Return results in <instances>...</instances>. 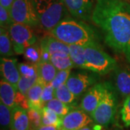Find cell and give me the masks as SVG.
<instances>
[{"label":"cell","instance_id":"obj_6","mask_svg":"<svg viewBox=\"0 0 130 130\" xmlns=\"http://www.w3.org/2000/svg\"><path fill=\"white\" fill-rule=\"evenodd\" d=\"M8 30L14 51L17 54H23L27 47L37 42V38L31 30V27L27 25L13 23L9 26Z\"/></svg>","mask_w":130,"mask_h":130},{"label":"cell","instance_id":"obj_8","mask_svg":"<svg viewBox=\"0 0 130 130\" xmlns=\"http://www.w3.org/2000/svg\"><path fill=\"white\" fill-rule=\"evenodd\" d=\"M99 75L93 72L92 73L88 72H74L70 74L66 85L77 98L95 84L99 79Z\"/></svg>","mask_w":130,"mask_h":130},{"label":"cell","instance_id":"obj_38","mask_svg":"<svg viewBox=\"0 0 130 130\" xmlns=\"http://www.w3.org/2000/svg\"><path fill=\"white\" fill-rule=\"evenodd\" d=\"M79 130H95L94 128L93 127H91V126H85L83 128H82V129H79Z\"/></svg>","mask_w":130,"mask_h":130},{"label":"cell","instance_id":"obj_25","mask_svg":"<svg viewBox=\"0 0 130 130\" xmlns=\"http://www.w3.org/2000/svg\"><path fill=\"white\" fill-rule=\"evenodd\" d=\"M12 110L3 103H0V124L2 130H11Z\"/></svg>","mask_w":130,"mask_h":130},{"label":"cell","instance_id":"obj_11","mask_svg":"<svg viewBox=\"0 0 130 130\" xmlns=\"http://www.w3.org/2000/svg\"><path fill=\"white\" fill-rule=\"evenodd\" d=\"M93 121L92 117L81 108L72 110L61 118V129L79 130Z\"/></svg>","mask_w":130,"mask_h":130},{"label":"cell","instance_id":"obj_15","mask_svg":"<svg viewBox=\"0 0 130 130\" xmlns=\"http://www.w3.org/2000/svg\"><path fill=\"white\" fill-rule=\"evenodd\" d=\"M11 130H30L28 110L20 106L12 108Z\"/></svg>","mask_w":130,"mask_h":130},{"label":"cell","instance_id":"obj_13","mask_svg":"<svg viewBox=\"0 0 130 130\" xmlns=\"http://www.w3.org/2000/svg\"><path fill=\"white\" fill-rule=\"evenodd\" d=\"M113 87L123 97L130 95V70L116 67L113 74Z\"/></svg>","mask_w":130,"mask_h":130},{"label":"cell","instance_id":"obj_20","mask_svg":"<svg viewBox=\"0 0 130 130\" xmlns=\"http://www.w3.org/2000/svg\"><path fill=\"white\" fill-rule=\"evenodd\" d=\"M0 53L3 57H9L15 53L9 30L5 28L0 29Z\"/></svg>","mask_w":130,"mask_h":130},{"label":"cell","instance_id":"obj_9","mask_svg":"<svg viewBox=\"0 0 130 130\" xmlns=\"http://www.w3.org/2000/svg\"><path fill=\"white\" fill-rule=\"evenodd\" d=\"M106 87V82L95 84L91 86L85 93L80 103L79 108L91 116L101 101L105 93Z\"/></svg>","mask_w":130,"mask_h":130},{"label":"cell","instance_id":"obj_24","mask_svg":"<svg viewBox=\"0 0 130 130\" xmlns=\"http://www.w3.org/2000/svg\"><path fill=\"white\" fill-rule=\"evenodd\" d=\"M23 55L28 62L36 64L41 60V43L38 44L36 42V43L27 47L24 51Z\"/></svg>","mask_w":130,"mask_h":130},{"label":"cell","instance_id":"obj_4","mask_svg":"<svg viewBox=\"0 0 130 130\" xmlns=\"http://www.w3.org/2000/svg\"><path fill=\"white\" fill-rule=\"evenodd\" d=\"M117 95L116 89L106 82L105 93L95 110L91 114L93 122L96 125L106 127L114 120L117 109Z\"/></svg>","mask_w":130,"mask_h":130},{"label":"cell","instance_id":"obj_2","mask_svg":"<svg viewBox=\"0 0 130 130\" xmlns=\"http://www.w3.org/2000/svg\"><path fill=\"white\" fill-rule=\"evenodd\" d=\"M50 35L67 45L86 46L97 42L95 32L83 21L65 18L50 31Z\"/></svg>","mask_w":130,"mask_h":130},{"label":"cell","instance_id":"obj_39","mask_svg":"<svg viewBox=\"0 0 130 130\" xmlns=\"http://www.w3.org/2000/svg\"><path fill=\"white\" fill-rule=\"evenodd\" d=\"M113 130H122L121 129H120V128H116V129H114Z\"/></svg>","mask_w":130,"mask_h":130},{"label":"cell","instance_id":"obj_12","mask_svg":"<svg viewBox=\"0 0 130 130\" xmlns=\"http://www.w3.org/2000/svg\"><path fill=\"white\" fill-rule=\"evenodd\" d=\"M0 68L3 79L17 87L21 76L19 71L18 60L16 59L2 56Z\"/></svg>","mask_w":130,"mask_h":130},{"label":"cell","instance_id":"obj_29","mask_svg":"<svg viewBox=\"0 0 130 130\" xmlns=\"http://www.w3.org/2000/svg\"><path fill=\"white\" fill-rule=\"evenodd\" d=\"M18 68L21 76L32 77L38 75L36 66L32 63H18Z\"/></svg>","mask_w":130,"mask_h":130},{"label":"cell","instance_id":"obj_1","mask_svg":"<svg viewBox=\"0 0 130 130\" xmlns=\"http://www.w3.org/2000/svg\"><path fill=\"white\" fill-rule=\"evenodd\" d=\"M92 22L104 41L130 63V4L125 0H96Z\"/></svg>","mask_w":130,"mask_h":130},{"label":"cell","instance_id":"obj_3","mask_svg":"<svg viewBox=\"0 0 130 130\" xmlns=\"http://www.w3.org/2000/svg\"><path fill=\"white\" fill-rule=\"evenodd\" d=\"M37 14L39 25L51 31L57 24L66 18L68 10L64 0H32Z\"/></svg>","mask_w":130,"mask_h":130},{"label":"cell","instance_id":"obj_34","mask_svg":"<svg viewBox=\"0 0 130 130\" xmlns=\"http://www.w3.org/2000/svg\"><path fill=\"white\" fill-rule=\"evenodd\" d=\"M15 102L17 106H20L22 108H23L26 110L29 109V104H28V101L27 96L22 93L18 90H17L16 93V97H15Z\"/></svg>","mask_w":130,"mask_h":130},{"label":"cell","instance_id":"obj_19","mask_svg":"<svg viewBox=\"0 0 130 130\" xmlns=\"http://www.w3.org/2000/svg\"><path fill=\"white\" fill-rule=\"evenodd\" d=\"M70 56L75 67L88 70L85 54V46L79 45H70Z\"/></svg>","mask_w":130,"mask_h":130},{"label":"cell","instance_id":"obj_31","mask_svg":"<svg viewBox=\"0 0 130 130\" xmlns=\"http://www.w3.org/2000/svg\"><path fill=\"white\" fill-rule=\"evenodd\" d=\"M13 23L14 22L11 18L9 10L6 9L3 6L0 5V25H1V28L9 29V26Z\"/></svg>","mask_w":130,"mask_h":130},{"label":"cell","instance_id":"obj_27","mask_svg":"<svg viewBox=\"0 0 130 130\" xmlns=\"http://www.w3.org/2000/svg\"><path fill=\"white\" fill-rule=\"evenodd\" d=\"M38 75L32 77H26L24 76H20V78L18 83V90L24 95H27L29 89L37 82Z\"/></svg>","mask_w":130,"mask_h":130},{"label":"cell","instance_id":"obj_23","mask_svg":"<svg viewBox=\"0 0 130 130\" xmlns=\"http://www.w3.org/2000/svg\"><path fill=\"white\" fill-rule=\"evenodd\" d=\"M54 97L67 104H72L77 98L66 83L54 90Z\"/></svg>","mask_w":130,"mask_h":130},{"label":"cell","instance_id":"obj_10","mask_svg":"<svg viewBox=\"0 0 130 130\" xmlns=\"http://www.w3.org/2000/svg\"><path fill=\"white\" fill-rule=\"evenodd\" d=\"M66 7L72 17L86 22L92 21L93 0H64Z\"/></svg>","mask_w":130,"mask_h":130},{"label":"cell","instance_id":"obj_16","mask_svg":"<svg viewBox=\"0 0 130 130\" xmlns=\"http://www.w3.org/2000/svg\"><path fill=\"white\" fill-rule=\"evenodd\" d=\"M38 79L44 85L51 84L57 73V69L50 61H40L36 64Z\"/></svg>","mask_w":130,"mask_h":130},{"label":"cell","instance_id":"obj_32","mask_svg":"<svg viewBox=\"0 0 130 130\" xmlns=\"http://www.w3.org/2000/svg\"><path fill=\"white\" fill-rule=\"evenodd\" d=\"M121 120L126 127L130 126V95L126 98L121 109Z\"/></svg>","mask_w":130,"mask_h":130},{"label":"cell","instance_id":"obj_7","mask_svg":"<svg viewBox=\"0 0 130 130\" xmlns=\"http://www.w3.org/2000/svg\"><path fill=\"white\" fill-rule=\"evenodd\" d=\"M9 13L14 23L25 24L30 27L39 25L32 0H14L9 9Z\"/></svg>","mask_w":130,"mask_h":130},{"label":"cell","instance_id":"obj_30","mask_svg":"<svg viewBox=\"0 0 130 130\" xmlns=\"http://www.w3.org/2000/svg\"><path fill=\"white\" fill-rule=\"evenodd\" d=\"M70 72H71V70H58L55 77L51 82V84L52 85V86L56 89L66 83L71 74Z\"/></svg>","mask_w":130,"mask_h":130},{"label":"cell","instance_id":"obj_17","mask_svg":"<svg viewBox=\"0 0 130 130\" xmlns=\"http://www.w3.org/2000/svg\"><path fill=\"white\" fill-rule=\"evenodd\" d=\"M18 88L12 84L7 82L5 79H1L0 83V98L1 103L13 108L16 106L15 97Z\"/></svg>","mask_w":130,"mask_h":130},{"label":"cell","instance_id":"obj_26","mask_svg":"<svg viewBox=\"0 0 130 130\" xmlns=\"http://www.w3.org/2000/svg\"><path fill=\"white\" fill-rule=\"evenodd\" d=\"M50 61L57 70H71L75 67L70 56H51Z\"/></svg>","mask_w":130,"mask_h":130},{"label":"cell","instance_id":"obj_14","mask_svg":"<svg viewBox=\"0 0 130 130\" xmlns=\"http://www.w3.org/2000/svg\"><path fill=\"white\" fill-rule=\"evenodd\" d=\"M41 46L51 56H70L69 45L61 42L51 35L44 37L41 41Z\"/></svg>","mask_w":130,"mask_h":130},{"label":"cell","instance_id":"obj_28","mask_svg":"<svg viewBox=\"0 0 130 130\" xmlns=\"http://www.w3.org/2000/svg\"><path fill=\"white\" fill-rule=\"evenodd\" d=\"M28 114L31 129H36L41 125V110L29 108Z\"/></svg>","mask_w":130,"mask_h":130},{"label":"cell","instance_id":"obj_33","mask_svg":"<svg viewBox=\"0 0 130 130\" xmlns=\"http://www.w3.org/2000/svg\"><path fill=\"white\" fill-rule=\"evenodd\" d=\"M54 90L55 88L52 86L51 84H48L46 85L43 86L41 94V102L43 106L47 102L50 101L51 100L55 98Z\"/></svg>","mask_w":130,"mask_h":130},{"label":"cell","instance_id":"obj_18","mask_svg":"<svg viewBox=\"0 0 130 130\" xmlns=\"http://www.w3.org/2000/svg\"><path fill=\"white\" fill-rule=\"evenodd\" d=\"M43 86L44 85L38 79L37 82L29 89L26 95L29 108L37 110H41L43 108V106L41 102V94Z\"/></svg>","mask_w":130,"mask_h":130},{"label":"cell","instance_id":"obj_35","mask_svg":"<svg viewBox=\"0 0 130 130\" xmlns=\"http://www.w3.org/2000/svg\"><path fill=\"white\" fill-rule=\"evenodd\" d=\"M50 60H51L50 54L46 50H45L43 48L41 47V60L40 61H50Z\"/></svg>","mask_w":130,"mask_h":130},{"label":"cell","instance_id":"obj_5","mask_svg":"<svg viewBox=\"0 0 130 130\" xmlns=\"http://www.w3.org/2000/svg\"><path fill=\"white\" fill-rule=\"evenodd\" d=\"M85 54L89 71L103 75L113 71L117 67L116 60L103 51L98 42L85 46Z\"/></svg>","mask_w":130,"mask_h":130},{"label":"cell","instance_id":"obj_36","mask_svg":"<svg viewBox=\"0 0 130 130\" xmlns=\"http://www.w3.org/2000/svg\"><path fill=\"white\" fill-rule=\"evenodd\" d=\"M59 128L54 125H41L34 130H59Z\"/></svg>","mask_w":130,"mask_h":130},{"label":"cell","instance_id":"obj_22","mask_svg":"<svg viewBox=\"0 0 130 130\" xmlns=\"http://www.w3.org/2000/svg\"><path fill=\"white\" fill-rule=\"evenodd\" d=\"M44 106L48 107L51 110L54 111L61 118L64 117L66 114H67L72 109L71 105L62 102L56 98L47 102L44 105Z\"/></svg>","mask_w":130,"mask_h":130},{"label":"cell","instance_id":"obj_37","mask_svg":"<svg viewBox=\"0 0 130 130\" xmlns=\"http://www.w3.org/2000/svg\"><path fill=\"white\" fill-rule=\"evenodd\" d=\"M14 0H0V5L3 6L6 9L9 10Z\"/></svg>","mask_w":130,"mask_h":130},{"label":"cell","instance_id":"obj_21","mask_svg":"<svg viewBox=\"0 0 130 130\" xmlns=\"http://www.w3.org/2000/svg\"><path fill=\"white\" fill-rule=\"evenodd\" d=\"M41 125H54L61 129V118L46 106L41 109Z\"/></svg>","mask_w":130,"mask_h":130},{"label":"cell","instance_id":"obj_40","mask_svg":"<svg viewBox=\"0 0 130 130\" xmlns=\"http://www.w3.org/2000/svg\"><path fill=\"white\" fill-rule=\"evenodd\" d=\"M59 130H66V129H59Z\"/></svg>","mask_w":130,"mask_h":130}]
</instances>
